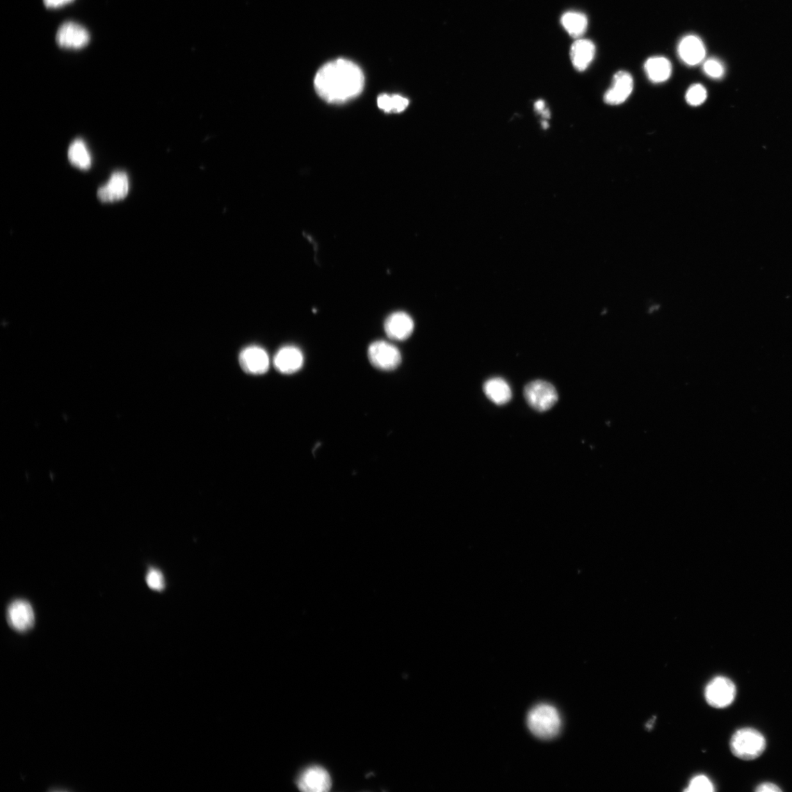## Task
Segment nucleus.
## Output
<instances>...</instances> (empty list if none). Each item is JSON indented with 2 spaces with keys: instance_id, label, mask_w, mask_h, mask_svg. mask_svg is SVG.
Masks as SVG:
<instances>
[{
  "instance_id": "nucleus-26",
  "label": "nucleus",
  "mask_w": 792,
  "mask_h": 792,
  "mask_svg": "<svg viewBox=\"0 0 792 792\" xmlns=\"http://www.w3.org/2000/svg\"><path fill=\"white\" fill-rule=\"evenodd\" d=\"M756 791H758V792H780V791H782V789L779 786H778L776 784H773V783H763L757 787Z\"/></svg>"
},
{
  "instance_id": "nucleus-27",
  "label": "nucleus",
  "mask_w": 792,
  "mask_h": 792,
  "mask_svg": "<svg viewBox=\"0 0 792 792\" xmlns=\"http://www.w3.org/2000/svg\"><path fill=\"white\" fill-rule=\"evenodd\" d=\"M73 0H44L47 8H56L72 2Z\"/></svg>"
},
{
  "instance_id": "nucleus-8",
  "label": "nucleus",
  "mask_w": 792,
  "mask_h": 792,
  "mask_svg": "<svg viewBox=\"0 0 792 792\" xmlns=\"http://www.w3.org/2000/svg\"><path fill=\"white\" fill-rule=\"evenodd\" d=\"M298 786L307 792H327L332 787V779L329 773L320 766H312L305 769L299 776Z\"/></svg>"
},
{
  "instance_id": "nucleus-9",
  "label": "nucleus",
  "mask_w": 792,
  "mask_h": 792,
  "mask_svg": "<svg viewBox=\"0 0 792 792\" xmlns=\"http://www.w3.org/2000/svg\"><path fill=\"white\" fill-rule=\"evenodd\" d=\"M58 45L67 49H81L90 42V34L83 26L69 22L63 24L56 35Z\"/></svg>"
},
{
  "instance_id": "nucleus-21",
  "label": "nucleus",
  "mask_w": 792,
  "mask_h": 792,
  "mask_svg": "<svg viewBox=\"0 0 792 792\" xmlns=\"http://www.w3.org/2000/svg\"><path fill=\"white\" fill-rule=\"evenodd\" d=\"M410 104L409 100L399 95L381 94L378 99L379 108L387 113H398L405 111Z\"/></svg>"
},
{
  "instance_id": "nucleus-12",
  "label": "nucleus",
  "mask_w": 792,
  "mask_h": 792,
  "mask_svg": "<svg viewBox=\"0 0 792 792\" xmlns=\"http://www.w3.org/2000/svg\"><path fill=\"white\" fill-rule=\"evenodd\" d=\"M129 190V179L124 172H116L106 185L99 188L97 193L102 202H114L125 198Z\"/></svg>"
},
{
  "instance_id": "nucleus-1",
  "label": "nucleus",
  "mask_w": 792,
  "mask_h": 792,
  "mask_svg": "<svg viewBox=\"0 0 792 792\" xmlns=\"http://www.w3.org/2000/svg\"><path fill=\"white\" fill-rule=\"evenodd\" d=\"M364 85L365 76L359 67L345 59L324 65L314 79L318 95L330 104H344L356 98L364 90Z\"/></svg>"
},
{
  "instance_id": "nucleus-15",
  "label": "nucleus",
  "mask_w": 792,
  "mask_h": 792,
  "mask_svg": "<svg viewBox=\"0 0 792 792\" xmlns=\"http://www.w3.org/2000/svg\"><path fill=\"white\" fill-rule=\"evenodd\" d=\"M303 364V355L299 348L295 346H285L280 348L274 359L276 369L284 374L298 371Z\"/></svg>"
},
{
  "instance_id": "nucleus-28",
  "label": "nucleus",
  "mask_w": 792,
  "mask_h": 792,
  "mask_svg": "<svg viewBox=\"0 0 792 792\" xmlns=\"http://www.w3.org/2000/svg\"><path fill=\"white\" fill-rule=\"evenodd\" d=\"M535 111L542 114L545 111V102L543 100L537 101L534 104Z\"/></svg>"
},
{
  "instance_id": "nucleus-29",
  "label": "nucleus",
  "mask_w": 792,
  "mask_h": 792,
  "mask_svg": "<svg viewBox=\"0 0 792 792\" xmlns=\"http://www.w3.org/2000/svg\"><path fill=\"white\" fill-rule=\"evenodd\" d=\"M654 721H655V718H654L653 720H650V721H649V722L647 723V728L648 729H652V728H653V725H654Z\"/></svg>"
},
{
  "instance_id": "nucleus-23",
  "label": "nucleus",
  "mask_w": 792,
  "mask_h": 792,
  "mask_svg": "<svg viewBox=\"0 0 792 792\" xmlns=\"http://www.w3.org/2000/svg\"><path fill=\"white\" fill-rule=\"evenodd\" d=\"M686 791L690 792H713L715 791V787L709 777L705 775H700L695 776L693 778L690 782L688 788Z\"/></svg>"
},
{
  "instance_id": "nucleus-14",
  "label": "nucleus",
  "mask_w": 792,
  "mask_h": 792,
  "mask_svg": "<svg viewBox=\"0 0 792 792\" xmlns=\"http://www.w3.org/2000/svg\"><path fill=\"white\" fill-rule=\"evenodd\" d=\"M678 54L684 63L693 66L704 60L706 49L699 37L691 35L682 38L678 47Z\"/></svg>"
},
{
  "instance_id": "nucleus-7",
  "label": "nucleus",
  "mask_w": 792,
  "mask_h": 792,
  "mask_svg": "<svg viewBox=\"0 0 792 792\" xmlns=\"http://www.w3.org/2000/svg\"><path fill=\"white\" fill-rule=\"evenodd\" d=\"M8 624L17 632L24 633L31 629L35 623V613L29 601L22 599L13 601L8 608Z\"/></svg>"
},
{
  "instance_id": "nucleus-20",
  "label": "nucleus",
  "mask_w": 792,
  "mask_h": 792,
  "mask_svg": "<svg viewBox=\"0 0 792 792\" xmlns=\"http://www.w3.org/2000/svg\"><path fill=\"white\" fill-rule=\"evenodd\" d=\"M68 156L71 163L80 169L88 170L92 165L90 153L81 140H76L70 145Z\"/></svg>"
},
{
  "instance_id": "nucleus-4",
  "label": "nucleus",
  "mask_w": 792,
  "mask_h": 792,
  "mask_svg": "<svg viewBox=\"0 0 792 792\" xmlns=\"http://www.w3.org/2000/svg\"><path fill=\"white\" fill-rule=\"evenodd\" d=\"M524 396L528 404L539 412H545L551 409L558 398L554 386L542 380L528 384L525 387Z\"/></svg>"
},
{
  "instance_id": "nucleus-17",
  "label": "nucleus",
  "mask_w": 792,
  "mask_h": 792,
  "mask_svg": "<svg viewBox=\"0 0 792 792\" xmlns=\"http://www.w3.org/2000/svg\"><path fill=\"white\" fill-rule=\"evenodd\" d=\"M487 397L496 405H504L512 399V392L508 382L501 378L488 380L484 385Z\"/></svg>"
},
{
  "instance_id": "nucleus-22",
  "label": "nucleus",
  "mask_w": 792,
  "mask_h": 792,
  "mask_svg": "<svg viewBox=\"0 0 792 792\" xmlns=\"http://www.w3.org/2000/svg\"><path fill=\"white\" fill-rule=\"evenodd\" d=\"M706 90L701 84L692 86L686 93V101L691 106H700L706 101Z\"/></svg>"
},
{
  "instance_id": "nucleus-2",
  "label": "nucleus",
  "mask_w": 792,
  "mask_h": 792,
  "mask_svg": "<svg viewBox=\"0 0 792 792\" xmlns=\"http://www.w3.org/2000/svg\"><path fill=\"white\" fill-rule=\"evenodd\" d=\"M531 732L540 740H552L561 729V718L558 711L549 704H539L533 707L527 718Z\"/></svg>"
},
{
  "instance_id": "nucleus-16",
  "label": "nucleus",
  "mask_w": 792,
  "mask_h": 792,
  "mask_svg": "<svg viewBox=\"0 0 792 792\" xmlns=\"http://www.w3.org/2000/svg\"><path fill=\"white\" fill-rule=\"evenodd\" d=\"M596 52L595 44L587 39L577 40L572 46L570 56L574 68L585 71L594 60Z\"/></svg>"
},
{
  "instance_id": "nucleus-6",
  "label": "nucleus",
  "mask_w": 792,
  "mask_h": 792,
  "mask_svg": "<svg viewBox=\"0 0 792 792\" xmlns=\"http://www.w3.org/2000/svg\"><path fill=\"white\" fill-rule=\"evenodd\" d=\"M368 353L371 364L380 370H394L398 367L401 362V355L398 348L386 341L373 342L369 346Z\"/></svg>"
},
{
  "instance_id": "nucleus-13",
  "label": "nucleus",
  "mask_w": 792,
  "mask_h": 792,
  "mask_svg": "<svg viewBox=\"0 0 792 792\" xmlns=\"http://www.w3.org/2000/svg\"><path fill=\"white\" fill-rule=\"evenodd\" d=\"M385 330L391 339L405 341L412 334L414 322L407 314L396 312L387 318L385 322Z\"/></svg>"
},
{
  "instance_id": "nucleus-19",
  "label": "nucleus",
  "mask_w": 792,
  "mask_h": 792,
  "mask_svg": "<svg viewBox=\"0 0 792 792\" xmlns=\"http://www.w3.org/2000/svg\"><path fill=\"white\" fill-rule=\"evenodd\" d=\"M561 24L571 36L580 38L587 30L588 19L582 13L570 11L562 16Z\"/></svg>"
},
{
  "instance_id": "nucleus-10",
  "label": "nucleus",
  "mask_w": 792,
  "mask_h": 792,
  "mask_svg": "<svg viewBox=\"0 0 792 792\" xmlns=\"http://www.w3.org/2000/svg\"><path fill=\"white\" fill-rule=\"evenodd\" d=\"M634 88L632 75L624 71L617 72L613 79L611 88L604 96V101L609 105H620L627 100Z\"/></svg>"
},
{
  "instance_id": "nucleus-25",
  "label": "nucleus",
  "mask_w": 792,
  "mask_h": 792,
  "mask_svg": "<svg viewBox=\"0 0 792 792\" xmlns=\"http://www.w3.org/2000/svg\"><path fill=\"white\" fill-rule=\"evenodd\" d=\"M704 71L707 76L714 79L721 78L725 73L722 63L714 58L709 59L704 63Z\"/></svg>"
},
{
  "instance_id": "nucleus-18",
  "label": "nucleus",
  "mask_w": 792,
  "mask_h": 792,
  "mask_svg": "<svg viewBox=\"0 0 792 792\" xmlns=\"http://www.w3.org/2000/svg\"><path fill=\"white\" fill-rule=\"evenodd\" d=\"M645 70L649 79L654 83L667 81L672 73V65L663 57H652L645 63Z\"/></svg>"
},
{
  "instance_id": "nucleus-24",
  "label": "nucleus",
  "mask_w": 792,
  "mask_h": 792,
  "mask_svg": "<svg viewBox=\"0 0 792 792\" xmlns=\"http://www.w3.org/2000/svg\"><path fill=\"white\" fill-rule=\"evenodd\" d=\"M146 583L149 587L157 592H161L165 587V579L162 572L156 569H152L146 576Z\"/></svg>"
},
{
  "instance_id": "nucleus-5",
  "label": "nucleus",
  "mask_w": 792,
  "mask_h": 792,
  "mask_svg": "<svg viewBox=\"0 0 792 792\" xmlns=\"http://www.w3.org/2000/svg\"><path fill=\"white\" fill-rule=\"evenodd\" d=\"M736 689L734 683L727 677H717L711 680L705 689L707 703L714 708L723 709L734 701Z\"/></svg>"
},
{
  "instance_id": "nucleus-3",
  "label": "nucleus",
  "mask_w": 792,
  "mask_h": 792,
  "mask_svg": "<svg viewBox=\"0 0 792 792\" xmlns=\"http://www.w3.org/2000/svg\"><path fill=\"white\" fill-rule=\"evenodd\" d=\"M767 743L763 735L757 729L743 728L737 730L732 736L730 747L732 754L745 761L759 758L766 749Z\"/></svg>"
},
{
  "instance_id": "nucleus-11",
  "label": "nucleus",
  "mask_w": 792,
  "mask_h": 792,
  "mask_svg": "<svg viewBox=\"0 0 792 792\" xmlns=\"http://www.w3.org/2000/svg\"><path fill=\"white\" fill-rule=\"evenodd\" d=\"M239 362L241 369L249 374L265 373L270 367V358L262 348L250 346L241 353Z\"/></svg>"
}]
</instances>
